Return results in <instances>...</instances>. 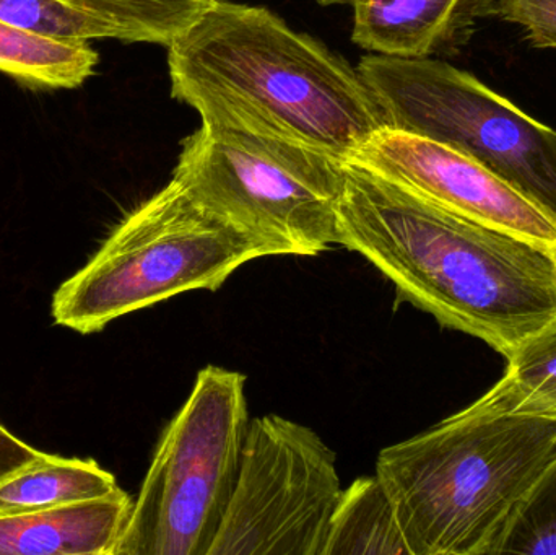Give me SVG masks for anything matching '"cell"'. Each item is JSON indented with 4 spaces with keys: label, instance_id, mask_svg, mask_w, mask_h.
<instances>
[{
    "label": "cell",
    "instance_id": "obj_3",
    "mask_svg": "<svg viewBox=\"0 0 556 555\" xmlns=\"http://www.w3.org/2000/svg\"><path fill=\"white\" fill-rule=\"evenodd\" d=\"M556 449V420L466 409L379 453L408 555H490Z\"/></svg>",
    "mask_w": 556,
    "mask_h": 555
},
{
    "label": "cell",
    "instance_id": "obj_21",
    "mask_svg": "<svg viewBox=\"0 0 556 555\" xmlns=\"http://www.w3.org/2000/svg\"><path fill=\"white\" fill-rule=\"evenodd\" d=\"M323 5H332V3L350 2V0H317Z\"/></svg>",
    "mask_w": 556,
    "mask_h": 555
},
{
    "label": "cell",
    "instance_id": "obj_15",
    "mask_svg": "<svg viewBox=\"0 0 556 555\" xmlns=\"http://www.w3.org/2000/svg\"><path fill=\"white\" fill-rule=\"evenodd\" d=\"M324 555H408L394 508L376 476L343 489Z\"/></svg>",
    "mask_w": 556,
    "mask_h": 555
},
{
    "label": "cell",
    "instance_id": "obj_9",
    "mask_svg": "<svg viewBox=\"0 0 556 555\" xmlns=\"http://www.w3.org/2000/svg\"><path fill=\"white\" fill-rule=\"evenodd\" d=\"M350 160L453 214L556 253V215L453 147L381 127Z\"/></svg>",
    "mask_w": 556,
    "mask_h": 555
},
{
    "label": "cell",
    "instance_id": "obj_1",
    "mask_svg": "<svg viewBox=\"0 0 556 555\" xmlns=\"http://www.w3.org/2000/svg\"><path fill=\"white\" fill-rule=\"evenodd\" d=\"M337 244L371 263L443 328L508 358L556 318V253L453 214L404 186L343 162Z\"/></svg>",
    "mask_w": 556,
    "mask_h": 555
},
{
    "label": "cell",
    "instance_id": "obj_17",
    "mask_svg": "<svg viewBox=\"0 0 556 555\" xmlns=\"http://www.w3.org/2000/svg\"><path fill=\"white\" fill-rule=\"evenodd\" d=\"M500 554L556 555V449L493 544Z\"/></svg>",
    "mask_w": 556,
    "mask_h": 555
},
{
    "label": "cell",
    "instance_id": "obj_13",
    "mask_svg": "<svg viewBox=\"0 0 556 555\" xmlns=\"http://www.w3.org/2000/svg\"><path fill=\"white\" fill-rule=\"evenodd\" d=\"M505 374L470 409L556 420V318L522 342Z\"/></svg>",
    "mask_w": 556,
    "mask_h": 555
},
{
    "label": "cell",
    "instance_id": "obj_4",
    "mask_svg": "<svg viewBox=\"0 0 556 555\" xmlns=\"http://www.w3.org/2000/svg\"><path fill=\"white\" fill-rule=\"evenodd\" d=\"M267 257L250 235L202 207L178 181L126 215L91 260L62 282L52 319L80 335L192 290L220 289L250 261Z\"/></svg>",
    "mask_w": 556,
    "mask_h": 555
},
{
    "label": "cell",
    "instance_id": "obj_18",
    "mask_svg": "<svg viewBox=\"0 0 556 555\" xmlns=\"http://www.w3.org/2000/svg\"><path fill=\"white\" fill-rule=\"evenodd\" d=\"M0 22L61 41L117 39L110 23L65 0H0Z\"/></svg>",
    "mask_w": 556,
    "mask_h": 555
},
{
    "label": "cell",
    "instance_id": "obj_20",
    "mask_svg": "<svg viewBox=\"0 0 556 555\" xmlns=\"http://www.w3.org/2000/svg\"><path fill=\"white\" fill-rule=\"evenodd\" d=\"M45 455L46 453L26 445L25 442L12 436L5 427L0 426V481L22 471Z\"/></svg>",
    "mask_w": 556,
    "mask_h": 555
},
{
    "label": "cell",
    "instance_id": "obj_19",
    "mask_svg": "<svg viewBox=\"0 0 556 555\" xmlns=\"http://www.w3.org/2000/svg\"><path fill=\"white\" fill-rule=\"evenodd\" d=\"M470 15L518 25L534 48L556 51V0H470Z\"/></svg>",
    "mask_w": 556,
    "mask_h": 555
},
{
    "label": "cell",
    "instance_id": "obj_8",
    "mask_svg": "<svg viewBox=\"0 0 556 555\" xmlns=\"http://www.w3.org/2000/svg\"><path fill=\"white\" fill-rule=\"evenodd\" d=\"M342 491L336 453L313 429L256 417L208 555H324Z\"/></svg>",
    "mask_w": 556,
    "mask_h": 555
},
{
    "label": "cell",
    "instance_id": "obj_6",
    "mask_svg": "<svg viewBox=\"0 0 556 555\" xmlns=\"http://www.w3.org/2000/svg\"><path fill=\"white\" fill-rule=\"evenodd\" d=\"M247 377L202 368L166 427L114 555H208L250 427Z\"/></svg>",
    "mask_w": 556,
    "mask_h": 555
},
{
    "label": "cell",
    "instance_id": "obj_5",
    "mask_svg": "<svg viewBox=\"0 0 556 555\" xmlns=\"http://www.w3.org/2000/svg\"><path fill=\"white\" fill-rule=\"evenodd\" d=\"M173 179L267 257L317 256L337 244L343 162L327 153L202 123L182 140Z\"/></svg>",
    "mask_w": 556,
    "mask_h": 555
},
{
    "label": "cell",
    "instance_id": "obj_11",
    "mask_svg": "<svg viewBox=\"0 0 556 555\" xmlns=\"http://www.w3.org/2000/svg\"><path fill=\"white\" fill-rule=\"evenodd\" d=\"M352 39L394 58H431L469 39L476 25L470 0H350Z\"/></svg>",
    "mask_w": 556,
    "mask_h": 555
},
{
    "label": "cell",
    "instance_id": "obj_7",
    "mask_svg": "<svg viewBox=\"0 0 556 555\" xmlns=\"http://www.w3.org/2000/svg\"><path fill=\"white\" fill-rule=\"evenodd\" d=\"M356 71L384 127L472 156L556 215L555 129L438 59L371 54Z\"/></svg>",
    "mask_w": 556,
    "mask_h": 555
},
{
    "label": "cell",
    "instance_id": "obj_16",
    "mask_svg": "<svg viewBox=\"0 0 556 555\" xmlns=\"http://www.w3.org/2000/svg\"><path fill=\"white\" fill-rule=\"evenodd\" d=\"M110 23L124 42L169 46L214 0H65Z\"/></svg>",
    "mask_w": 556,
    "mask_h": 555
},
{
    "label": "cell",
    "instance_id": "obj_12",
    "mask_svg": "<svg viewBox=\"0 0 556 555\" xmlns=\"http://www.w3.org/2000/svg\"><path fill=\"white\" fill-rule=\"evenodd\" d=\"M119 489L116 478L93 459H41L0 481V515L46 510L106 497Z\"/></svg>",
    "mask_w": 556,
    "mask_h": 555
},
{
    "label": "cell",
    "instance_id": "obj_10",
    "mask_svg": "<svg viewBox=\"0 0 556 555\" xmlns=\"http://www.w3.org/2000/svg\"><path fill=\"white\" fill-rule=\"evenodd\" d=\"M132 504L119 488L94 501L0 515V555H114Z\"/></svg>",
    "mask_w": 556,
    "mask_h": 555
},
{
    "label": "cell",
    "instance_id": "obj_2",
    "mask_svg": "<svg viewBox=\"0 0 556 555\" xmlns=\"http://www.w3.org/2000/svg\"><path fill=\"white\" fill-rule=\"evenodd\" d=\"M176 100L202 123L352 159L381 114L358 71L263 7L214 0L168 46Z\"/></svg>",
    "mask_w": 556,
    "mask_h": 555
},
{
    "label": "cell",
    "instance_id": "obj_14",
    "mask_svg": "<svg viewBox=\"0 0 556 555\" xmlns=\"http://www.w3.org/2000/svg\"><path fill=\"white\" fill-rule=\"evenodd\" d=\"M90 42L61 41L0 22V72L35 90H72L97 71Z\"/></svg>",
    "mask_w": 556,
    "mask_h": 555
}]
</instances>
